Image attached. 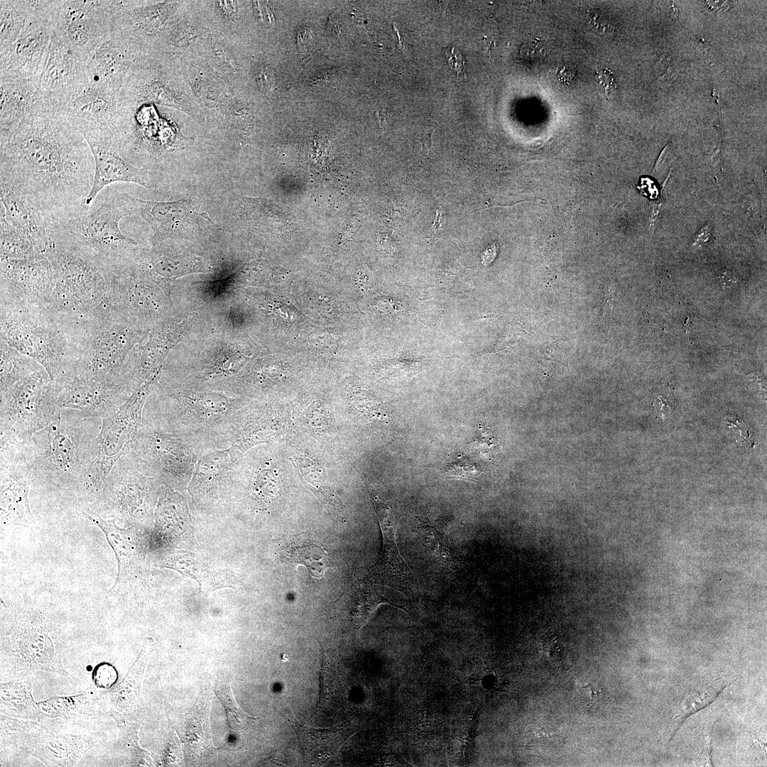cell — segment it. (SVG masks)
<instances>
[{
    "instance_id": "obj_51",
    "label": "cell",
    "mask_w": 767,
    "mask_h": 767,
    "mask_svg": "<svg viewBox=\"0 0 767 767\" xmlns=\"http://www.w3.org/2000/svg\"><path fill=\"white\" fill-rule=\"evenodd\" d=\"M310 342L317 349L330 350L334 347V339L324 332L311 334Z\"/></svg>"
},
{
    "instance_id": "obj_13",
    "label": "cell",
    "mask_w": 767,
    "mask_h": 767,
    "mask_svg": "<svg viewBox=\"0 0 767 767\" xmlns=\"http://www.w3.org/2000/svg\"><path fill=\"white\" fill-rule=\"evenodd\" d=\"M51 23L55 33L85 63L111 39L106 1H54Z\"/></svg>"
},
{
    "instance_id": "obj_11",
    "label": "cell",
    "mask_w": 767,
    "mask_h": 767,
    "mask_svg": "<svg viewBox=\"0 0 767 767\" xmlns=\"http://www.w3.org/2000/svg\"><path fill=\"white\" fill-rule=\"evenodd\" d=\"M33 469L24 440L0 433V518L1 534L13 526L36 524L29 501Z\"/></svg>"
},
{
    "instance_id": "obj_56",
    "label": "cell",
    "mask_w": 767,
    "mask_h": 767,
    "mask_svg": "<svg viewBox=\"0 0 767 767\" xmlns=\"http://www.w3.org/2000/svg\"><path fill=\"white\" fill-rule=\"evenodd\" d=\"M497 250L496 244L494 243L487 248L482 256V263L486 265L490 263L495 258Z\"/></svg>"
},
{
    "instance_id": "obj_31",
    "label": "cell",
    "mask_w": 767,
    "mask_h": 767,
    "mask_svg": "<svg viewBox=\"0 0 767 767\" xmlns=\"http://www.w3.org/2000/svg\"><path fill=\"white\" fill-rule=\"evenodd\" d=\"M287 719L297 734L304 758L312 766L328 761L347 738L341 729L305 726L290 712L287 713Z\"/></svg>"
},
{
    "instance_id": "obj_53",
    "label": "cell",
    "mask_w": 767,
    "mask_h": 767,
    "mask_svg": "<svg viewBox=\"0 0 767 767\" xmlns=\"http://www.w3.org/2000/svg\"><path fill=\"white\" fill-rule=\"evenodd\" d=\"M658 80H664L668 78V76L673 75V70L670 66V60L668 58V55H664L661 57V59L657 63Z\"/></svg>"
},
{
    "instance_id": "obj_38",
    "label": "cell",
    "mask_w": 767,
    "mask_h": 767,
    "mask_svg": "<svg viewBox=\"0 0 767 767\" xmlns=\"http://www.w3.org/2000/svg\"><path fill=\"white\" fill-rule=\"evenodd\" d=\"M202 697L184 716L180 732L185 745L195 754L201 751L208 737L207 702Z\"/></svg>"
},
{
    "instance_id": "obj_20",
    "label": "cell",
    "mask_w": 767,
    "mask_h": 767,
    "mask_svg": "<svg viewBox=\"0 0 767 767\" xmlns=\"http://www.w3.org/2000/svg\"><path fill=\"white\" fill-rule=\"evenodd\" d=\"M134 393L127 388L73 377L62 384L58 407L104 419L115 414Z\"/></svg>"
},
{
    "instance_id": "obj_55",
    "label": "cell",
    "mask_w": 767,
    "mask_h": 767,
    "mask_svg": "<svg viewBox=\"0 0 767 767\" xmlns=\"http://www.w3.org/2000/svg\"><path fill=\"white\" fill-rule=\"evenodd\" d=\"M661 205H662L661 199H659L658 202H656V203L653 205V210H652V214H651V221H650V227H649V231L650 232L651 231L653 232V230L656 228V222H657V219H658V215H659V213H660V211Z\"/></svg>"
},
{
    "instance_id": "obj_28",
    "label": "cell",
    "mask_w": 767,
    "mask_h": 767,
    "mask_svg": "<svg viewBox=\"0 0 767 767\" xmlns=\"http://www.w3.org/2000/svg\"><path fill=\"white\" fill-rule=\"evenodd\" d=\"M382 603L399 607L382 594L377 582L366 577L354 579L334 604L339 609L337 612L341 620L360 628L369 621Z\"/></svg>"
},
{
    "instance_id": "obj_22",
    "label": "cell",
    "mask_w": 767,
    "mask_h": 767,
    "mask_svg": "<svg viewBox=\"0 0 767 767\" xmlns=\"http://www.w3.org/2000/svg\"><path fill=\"white\" fill-rule=\"evenodd\" d=\"M96 686L67 696H56L38 702L40 722L65 724L87 722L108 712L107 692Z\"/></svg>"
},
{
    "instance_id": "obj_47",
    "label": "cell",
    "mask_w": 767,
    "mask_h": 767,
    "mask_svg": "<svg viewBox=\"0 0 767 767\" xmlns=\"http://www.w3.org/2000/svg\"><path fill=\"white\" fill-rule=\"evenodd\" d=\"M92 677L94 686L100 690H106L115 683L118 674L113 665L103 663L95 668Z\"/></svg>"
},
{
    "instance_id": "obj_52",
    "label": "cell",
    "mask_w": 767,
    "mask_h": 767,
    "mask_svg": "<svg viewBox=\"0 0 767 767\" xmlns=\"http://www.w3.org/2000/svg\"><path fill=\"white\" fill-rule=\"evenodd\" d=\"M257 80L263 92H271L274 85V77L270 69L265 67L260 70L257 76Z\"/></svg>"
},
{
    "instance_id": "obj_12",
    "label": "cell",
    "mask_w": 767,
    "mask_h": 767,
    "mask_svg": "<svg viewBox=\"0 0 767 767\" xmlns=\"http://www.w3.org/2000/svg\"><path fill=\"white\" fill-rule=\"evenodd\" d=\"M131 450L163 484L187 486L200 456L180 439L142 418Z\"/></svg>"
},
{
    "instance_id": "obj_15",
    "label": "cell",
    "mask_w": 767,
    "mask_h": 767,
    "mask_svg": "<svg viewBox=\"0 0 767 767\" xmlns=\"http://www.w3.org/2000/svg\"><path fill=\"white\" fill-rule=\"evenodd\" d=\"M54 1H38L34 15L17 40L0 51V79H38L45 66Z\"/></svg>"
},
{
    "instance_id": "obj_6",
    "label": "cell",
    "mask_w": 767,
    "mask_h": 767,
    "mask_svg": "<svg viewBox=\"0 0 767 767\" xmlns=\"http://www.w3.org/2000/svg\"><path fill=\"white\" fill-rule=\"evenodd\" d=\"M147 329L121 320L105 329L72 335L73 361L65 382L77 377L126 387L134 393V354Z\"/></svg>"
},
{
    "instance_id": "obj_18",
    "label": "cell",
    "mask_w": 767,
    "mask_h": 767,
    "mask_svg": "<svg viewBox=\"0 0 767 767\" xmlns=\"http://www.w3.org/2000/svg\"><path fill=\"white\" fill-rule=\"evenodd\" d=\"M243 461L244 453L234 445L202 454L188 484L193 501L212 508L229 499L239 486Z\"/></svg>"
},
{
    "instance_id": "obj_17",
    "label": "cell",
    "mask_w": 767,
    "mask_h": 767,
    "mask_svg": "<svg viewBox=\"0 0 767 767\" xmlns=\"http://www.w3.org/2000/svg\"><path fill=\"white\" fill-rule=\"evenodd\" d=\"M1 304L45 308L55 285L53 267L45 256L1 259Z\"/></svg>"
},
{
    "instance_id": "obj_4",
    "label": "cell",
    "mask_w": 767,
    "mask_h": 767,
    "mask_svg": "<svg viewBox=\"0 0 767 767\" xmlns=\"http://www.w3.org/2000/svg\"><path fill=\"white\" fill-rule=\"evenodd\" d=\"M99 419L79 410H62L56 420L25 438L32 482L82 488L102 425Z\"/></svg>"
},
{
    "instance_id": "obj_57",
    "label": "cell",
    "mask_w": 767,
    "mask_h": 767,
    "mask_svg": "<svg viewBox=\"0 0 767 767\" xmlns=\"http://www.w3.org/2000/svg\"><path fill=\"white\" fill-rule=\"evenodd\" d=\"M711 235V228L709 226L704 227L698 234L697 238L695 241L696 244L705 243L707 241Z\"/></svg>"
},
{
    "instance_id": "obj_54",
    "label": "cell",
    "mask_w": 767,
    "mask_h": 767,
    "mask_svg": "<svg viewBox=\"0 0 767 767\" xmlns=\"http://www.w3.org/2000/svg\"><path fill=\"white\" fill-rule=\"evenodd\" d=\"M255 3L256 13H257L256 15L258 16L259 18H260L264 23H271L272 18L271 13L268 10V8L261 2Z\"/></svg>"
},
{
    "instance_id": "obj_5",
    "label": "cell",
    "mask_w": 767,
    "mask_h": 767,
    "mask_svg": "<svg viewBox=\"0 0 767 767\" xmlns=\"http://www.w3.org/2000/svg\"><path fill=\"white\" fill-rule=\"evenodd\" d=\"M1 339L40 364L62 385L73 361L71 335L45 308L1 304Z\"/></svg>"
},
{
    "instance_id": "obj_33",
    "label": "cell",
    "mask_w": 767,
    "mask_h": 767,
    "mask_svg": "<svg viewBox=\"0 0 767 767\" xmlns=\"http://www.w3.org/2000/svg\"><path fill=\"white\" fill-rule=\"evenodd\" d=\"M163 567L174 569L185 576L195 579L204 591H213L232 583L231 577L225 572L212 568L192 553H178L170 555Z\"/></svg>"
},
{
    "instance_id": "obj_30",
    "label": "cell",
    "mask_w": 767,
    "mask_h": 767,
    "mask_svg": "<svg viewBox=\"0 0 767 767\" xmlns=\"http://www.w3.org/2000/svg\"><path fill=\"white\" fill-rule=\"evenodd\" d=\"M150 653V647L144 646L125 677L107 692L108 712L118 724H124L137 705Z\"/></svg>"
},
{
    "instance_id": "obj_9",
    "label": "cell",
    "mask_w": 767,
    "mask_h": 767,
    "mask_svg": "<svg viewBox=\"0 0 767 767\" xmlns=\"http://www.w3.org/2000/svg\"><path fill=\"white\" fill-rule=\"evenodd\" d=\"M131 214L118 195L95 212L60 222L48 228V234L87 248L104 259L115 263L128 259L137 243L119 229L120 219Z\"/></svg>"
},
{
    "instance_id": "obj_14",
    "label": "cell",
    "mask_w": 767,
    "mask_h": 767,
    "mask_svg": "<svg viewBox=\"0 0 767 767\" xmlns=\"http://www.w3.org/2000/svg\"><path fill=\"white\" fill-rule=\"evenodd\" d=\"M119 92L89 84L75 99L55 111L80 131L86 140L104 142L116 150L125 124V110Z\"/></svg>"
},
{
    "instance_id": "obj_36",
    "label": "cell",
    "mask_w": 767,
    "mask_h": 767,
    "mask_svg": "<svg viewBox=\"0 0 767 767\" xmlns=\"http://www.w3.org/2000/svg\"><path fill=\"white\" fill-rule=\"evenodd\" d=\"M43 366L4 339L0 341V392H4Z\"/></svg>"
},
{
    "instance_id": "obj_23",
    "label": "cell",
    "mask_w": 767,
    "mask_h": 767,
    "mask_svg": "<svg viewBox=\"0 0 767 767\" xmlns=\"http://www.w3.org/2000/svg\"><path fill=\"white\" fill-rule=\"evenodd\" d=\"M48 107L37 79H0V133Z\"/></svg>"
},
{
    "instance_id": "obj_26",
    "label": "cell",
    "mask_w": 767,
    "mask_h": 767,
    "mask_svg": "<svg viewBox=\"0 0 767 767\" xmlns=\"http://www.w3.org/2000/svg\"><path fill=\"white\" fill-rule=\"evenodd\" d=\"M1 216L29 239L43 256H48L53 241L48 234V224L43 214L17 192L1 187Z\"/></svg>"
},
{
    "instance_id": "obj_34",
    "label": "cell",
    "mask_w": 767,
    "mask_h": 767,
    "mask_svg": "<svg viewBox=\"0 0 767 767\" xmlns=\"http://www.w3.org/2000/svg\"><path fill=\"white\" fill-rule=\"evenodd\" d=\"M38 1H0V51L10 47L34 15Z\"/></svg>"
},
{
    "instance_id": "obj_58",
    "label": "cell",
    "mask_w": 767,
    "mask_h": 767,
    "mask_svg": "<svg viewBox=\"0 0 767 767\" xmlns=\"http://www.w3.org/2000/svg\"><path fill=\"white\" fill-rule=\"evenodd\" d=\"M441 212L440 210L437 211L436 218L433 224V228L435 230H437L441 227Z\"/></svg>"
},
{
    "instance_id": "obj_39",
    "label": "cell",
    "mask_w": 767,
    "mask_h": 767,
    "mask_svg": "<svg viewBox=\"0 0 767 767\" xmlns=\"http://www.w3.org/2000/svg\"><path fill=\"white\" fill-rule=\"evenodd\" d=\"M728 684L729 681L724 678H716L691 692L680 705L675 717L671 738L686 718L712 703Z\"/></svg>"
},
{
    "instance_id": "obj_46",
    "label": "cell",
    "mask_w": 767,
    "mask_h": 767,
    "mask_svg": "<svg viewBox=\"0 0 767 767\" xmlns=\"http://www.w3.org/2000/svg\"><path fill=\"white\" fill-rule=\"evenodd\" d=\"M332 663L330 658L327 653L322 651V663L320 674V698L319 703H322L323 701L331 700L332 697L337 698L339 691L338 690L339 686L342 687V682L339 683L338 680L339 676L336 675L337 670L336 668H332ZM341 692V691H340Z\"/></svg>"
},
{
    "instance_id": "obj_29",
    "label": "cell",
    "mask_w": 767,
    "mask_h": 767,
    "mask_svg": "<svg viewBox=\"0 0 767 767\" xmlns=\"http://www.w3.org/2000/svg\"><path fill=\"white\" fill-rule=\"evenodd\" d=\"M129 62L126 43L111 38L86 63L89 84L119 92Z\"/></svg>"
},
{
    "instance_id": "obj_43",
    "label": "cell",
    "mask_w": 767,
    "mask_h": 767,
    "mask_svg": "<svg viewBox=\"0 0 767 767\" xmlns=\"http://www.w3.org/2000/svg\"><path fill=\"white\" fill-rule=\"evenodd\" d=\"M577 695L582 706L593 715H604L612 707V700L606 691L593 682L582 685Z\"/></svg>"
},
{
    "instance_id": "obj_10",
    "label": "cell",
    "mask_w": 767,
    "mask_h": 767,
    "mask_svg": "<svg viewBox=\"0 0 767 767\" xmlns=\"http://www.w3.org/2000/svg\"><path fill=\"white\" fill-rule=\"evenodd\" d=\"M158 375L138 389L115 414L102 419L92 463L82 488L97 491L116 462L129 450Z\"/></svg>"
},
{
    "instance_id": "obj_7",
    "label": "cell",
    "mask_w": 767,
    "mask_h": 767,
    "mask_svg": "<svg viewBox=\"0 0 767 767\" xmlns=\"http://www.w3.org/2000/svg\"><path fill=\"white\" fill-rule=\"evenodd\" d=\"M62 387L43 367L0 392V433L25 439L56 420Z\"/></svg>"
},
{
    "instance_id": "obj_44",
    "label": "cell",
    "mask_w": 767,
    "mask_h": 767,
    "mask_svg": "<svg viewBox=\"0 0 767 767\" xmlns=\"http://www.w3.org/2000/svg\"><path fill=\"white\" fill-rule=\"evenodd\" d=\"M527 743L530 746L543 750H553L564 745V735L548 725L535 724L529 727L526 733Z\"/></svg>"
},
{
    "instance_id": "obj_3",
    "label": "cell",
    "mask_w": 767,
    "mask_h": 767,
    "mask_svg": "<svg viewBox=\"0 0 767 767\" xmlns=\"http://www.w3.org/2000/svg\"><path fill=\"white\" fill-rule=\"evenodd\" d=\"M48 254L55 272L51 299L45 308L70 335L105 329L123 319L114 297V263L63 238Z\"/></svg>"
},
{
    "instance_id": "obj_48",
    "label": "cell",
    "mask_w": 767,
    "mask_h": 767,
    "mask_svg": "<svg viewBox=\"0 0 767 767\" xmlns=\"http://www.w3.org/2000/svg\"><path fill=\"white\" fill-rule=\"evenodd\" d=\"M446 472L448 475L470 478L479 474L478 470L471 461L460 457L458 459L447 465Z\"/></svg>"
},
{
    "instance_id": "obj_50",
    "label": "cell",
    "mask_w": 767,
    "mask_h": 767,
    "mask_svg": "<svg viewBox=\"0 0 767 767\" xmlns=\"http://www.w3.org/2000/svg\"><path fill=\"white\" fill-rule=\"evenodd\" d=\"M675 159V153L671 145L668 144L663 148L659 156L653 170V174L663 173L666 168L670 166Z\"/></svg>"
},
{
    "instance_id": "obj_37",
    "label": "cell",
    "mask_w": 767,
    "mask_h": 767,
    "mask_svg": "<svg viewBox=\"0 0 767 767\" xmlns=\"http://www.w3.org/2000/svg\"><path fill=\"white\" fill-rule=\"evenodd\" d=\"M285 558L293 564L305 566L312 577L321 578L326 569L332 567L328 551L310 541L293 543L286 548Z\"/></svg>"
},
{
    "instance_id": "obj_25",
    "label": "cell",
    "mask_w": 767,
    "mask_h": 767,
    "mask_svg": "<svg viewBox=\"0 0 767 767\" xmlns=\"http://www.w3.org/2000/svg\"><path fill=\"white\" fill-rule=\"evenodd\" d=\"M49 730L31 739L26 746L32 756L46 766H75L94 744L87 734Z\"/></svg>"
},
{
    "instance_id": "obj_59",
    "label": "cell",
    "mask_w": 767,
    "mask_h": 767,
    "mask_svg": "<svg viewBox=\"0 0 767 767\" xmlns=\"http://www.w3.org/2000/svg\"><path fill=\"white\" fill-rule=\"evenodd\" d=\"M431 144H432V141H431V138L430 137L428 138L426 136L425 138H423V145L424 147L429 149L430 148V146H431Z\"/></svg>"
},
{
    "instance_id": "obj_1",
    "label": "cell",
    "mask_w": 767,
    "mask_h": 767,
    "mask_svg": "<svg viewBox=\"0 0 767 767\" xmlns=\"http://www.w3.org/2000/svg\"><path fill=\"white\" fill-rule=\"evenodd\" d=\"M94 159L82 134L50 107L0 133V185L23 197L48 228L86 214Z\"/></svg>"
},
{
    "instance_id": "obj_16",
    "label": "cell",
    "mask_w": 767,
    "mask_h": 767,
    "mask_svg": "<svg viewBox=\"0 0 767 767\" xmlns=\"http://www.w3.org/2000/svg\"><path fill=\"white\" fill-rule=\"evenodd\" d=\"M162 485L129 448L116 462L97 491L111 494L114 504L121 511L142 518L148 513L156 491Z\"/></svg>"
},
{
    "instance_id": "obj_40",
    "label": "cell",
    "mask_w": 767,
    "mask_h": 767,
    "mask_svg": "<svg viewBox=\"0 0 767 767\" xmlns=\"http://www.w3.org/2000/svg\"><path fill=\"white\" fill-rule=\"evenodd\" d=\"M47 724L1 713V747L9 745L26 746L28 741L48 731Z\"/></svg>"
},
{
    "instance_id": "obj_41",
    "label": "cell",
    "mask_w": 767,
    "mask_h": 767,
    "mask_svg": "<svg viewBox=\"0 0 767 767\" xmlns=\"http://www.w3.org/2000/svg\"><path fill=\"white\" fill-rule=\"evenodd\" d=\"M415 531L422 545L436 562L447 568L457 566L455 555L439 530L428 523L419 522L415 525Z\"/></svg>"
},
{
    "instance_id": "obj_42",
    "label": "cell",
    "mask_w": 767,
    "mask_h": 767,
    "mask_svg": "<svg viewBox=\"0 0 767 767\" xmlns=\"http://www.w3.org/2000/svg\"><path fill=\"white\" fill-rule=\"evenodd\" d=\"M0 259H21L41 255L34 244L1 216Z\"/></svg>"
},
{
    "instance_id": "obj_2",
    "label": "cell",
    "mask_w": 767,
    "mask_h": 767,
    "mask_svg": "<svg viewBox=\"0 0 767 767\" xmlns=\"http://www.w3.org/2000/svg\"><path fill=\"white\" fill-rule=\"evenodd\" d=\"M244 407L237 396L159 374L142 418L180 439L201 456L232 445L234 428Z\"/></svg>"
},
{
    "instance_id": "obj_45",
    "label": "cell",
    "mask_w": 767,
    "mask_h": 767,
    "mask_svg": "<svg viewBox=\"0 0 767 767\" xmlns=\"http://www.w3.org/2000/svg\"><path fill=\"white\" fill-rule=\"evenodd\" d=\"M215 692L224 705L231 727L234 729H241L245 724L254 718L246 714L236 702L230 685L217 680Z\"/></svg>"
},
{
    "instance_id": "obj_21",
    "label": "cell",
    "mask_w": 767,
    "mask_h": 767,
    "mask_svg": "<svg viewBox=\"0 0 767 767\" xmlns=\"http://www.w3.org/2000/svg\"><path fill=\"white\" fill-rule=\"evenodd\" d=\"M371 496L382 533L383 548L379 560L371 567L370 577L396 587L401 592L415 590L413 574L403 560L396 541V521L391 508L372 490Z\"/></svg>"
},
{
    "instance_id": "obj_8",
    "label": "cell",
    "mask_w": 767,
    "mask_h": 767,
    "mask_svg": "<svg viewBox=\"0 0 767 767\" xmlns=\"http://www.w3.org/2000/svg\"><path fill=\"white\" fill-rule=\"evenodd\" d=\"M68 675L42 615L35 611L18 613L1 641V673L21 676L33 671Z\"/></svg>"
},
{
    "instance_id": "obj_35",
    "label": "cell",
    "mask_w": 767,
    "mask_h": 767,
    "mask_svg": "<svg viewBox=\"0 0 767 767\" xmlns=\"http://www.w3.org/2000/svg\"><path fill=\"white\" fill-rule=\"evenodd\" d=\"M297 462L303 481L331 513L346 523L344 505L328 483L319 465L305 456L299 457Z\"/></svg>"
},
{
    "instance_id": "obj_27",
    "label": "cell",
    "mask_w": 767,
    "mask_h": 767,
    "mask_svg": "<svg viewBox=\"0 0 767 767\" xmlns=\"http://www.w3.org/2000/svg\"><path fill=\"white\" fill-rule=\"evenodd\" d=\"M83 516L97 526L105 535L112 548L118 565L115 582L110 590L119 584L139 577L143 570V556L138 549L133 533L129 529L120 528L115 519L106 520L92 512H82Z\"/></svg>"
},
{
    "instance_id": "obj_32",
    "label": "cell",
    "mask_w": 767,
    "mask_h": 767,
    "mask_svg": "<svg viewBox=\"0 0 767 767\" xmlns=\"http://www.w3.org/2000/svg\"><path fill=\"white\" fill-rule=\"evenodd\" d=\"M1 713L7 716L40 721V714L33 696L32 678L22 675L0 683Z\"/></svg>"
},
{
    "instance_id": "obj_24",
    "label": "cell",
    "mask_w": 767,
    "mask_h": 767,
    "mask_svg": "<svg viewBox=\"0 0 767 767\" xmlns=\"http://www.w3.org/2000/svg\"><path fill=\"white\" fill-rule=\"evenodd\" d=\"M94 159V177L86 204L90 206L97 194L116 182H131L148 188L153 187L149 173L143 168L131 165L111 145L94 140L87 141Z\"/></svg>"
},
{
    "instance_id": "obj_19",
    "label": "cell",
    "mask_w": 767,
    "mask_h": 767,
    "mask_svg": "<svg viewBox=\"0 0 767 767\" xmlns=\"http://www.w3.org/2000/svg\"><path fill=\"white\" fill-rule=\"evenodd\" d=\"M38 80L45 102L53 110L72 102L89 85L86 63L54 31L46 62Z\"/></svg>"
},
{
    "instance_id": "obj_49",
    "label": "cell",
    "mask_w": 767,
    "mask_h": 767,
    "mask_svg": "<svg viewBox=\"0 0 767 767\" xmlns=\"http://www.w3.org/2000/svg\"><path fill=\"white\" fill-rule=\"evenodd\" d=\"M596 72L599 84L604 88L606 95L608 97L614 95L616 87L611 72L606 68L599 69L597 67L596 68Z\"/></svg>"
}]
</instances>
